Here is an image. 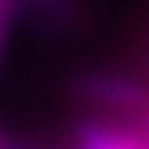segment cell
<instances>
[{
    "instance_id": "1",
    "label": "cell",
    "mask_w": 149,
    "mask_h": 149,
    "mask_svg": "<svg viewBox=\"0 0 149 149\" xmlns=\"http://www.w3.org/2000/svg\"><path fill=\"white\" fill-rule=\"evenodd\" d=\"M76 89L102 105V107H113V110H141L147 105V89L128 76L120 73H110V71H89L76 81Z\"/></svg>"
},
{
    "instance_id": "2",
    "label": "cell",
    "mask_w": 149,
    "mask_h": 149,
    "mask_svg": "<svg viewBox=\"0 0 149 149\" xmlns=\"http://www.w3.org/2000/svg\"><path fill=\"white\" fill-rule=\"evenodd\" d=\"M76 149H149V136L128 123L92 118L76 131Z\"/></svg>"
},
{
    "instance_id": "3",
    "label": "cell",
    "mask_w": 149,
    "mask_h": 149,
    "mask_svg": "<svg viewBox=\"0 0 149 149\" xmlns=\"http://www.w3.org/2000/svg\"><path fill=\"white\" fill-rule=\"evenodd\" d=\"M16 3H18V0H10V3L0 5V60H3V52H5V45H8V34H10V24H13Z\"/></svg>"
},
{
    "instance_id": "4",
    "label": "cell",
    "mask_w": 149,
    "mask_h": 149,
    "mask_svg": "<svg viewBox=\"0 0 149 149\" xmlns=\"http://www.w3.org/2000/svg\"><path fill=\"white\" fill-rule=\"evenodd\" d=\"M0 149H8V147H5V144H3V139H0Z\"/></svg>"
},
{
    "instance_id": "5",
    "label": "cell",
    "mask_w": 149,
    "mask_h": 149,
    "mask_svg": "<svg viewBox=\"0 0 149 149\" xmlns=\"http://www.w3.org/2000/svg\"><path fill=\"white\" fill-rule=\"evenodd\" d=\"M5 3H10V0H0V5H5Z\"/></svg>"
}]
</instances>
